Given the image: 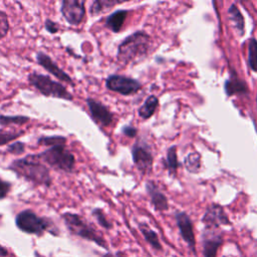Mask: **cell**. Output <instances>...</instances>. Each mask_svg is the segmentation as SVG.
Listing matches in <instances>:
<instances>
[{
    "instance_id": "ba28073f",
    "label": "cell",
    "mask_w": 257,
    "mask_h": 257,
    "mask_svg": "<svg viewBox=\"0 0 257 257\" xmlns=\"http://www.w3.org/2000/svg\"><path fill=\"white\" fill-rule=\"evenodd\" d=\"M132 157L135 166L143 175L152 172L154 158L148 144L142 141L137 142L132 149Z\"/></svg>"
},
{
    "instance_id": "7a4b0ae2",
    "label": "cell",
    "mask_w": 257,
    "mask_h": 257,
    "mask_svg": "<svg viewBox=\"0 0 257 257\" xmlns=\"http://www.w3.org/2000/svg\"><path fill=\"white\" fill-rule=\"evenodd\" d=\"M151 38L144 31H136L125 37L118 45L116 60L120 64L126 65L130 62L145 56L150 48Z\"/></svg>"
},
{
    "instance_id": "484cf974",
    "label": "cell",
    "mask_w": 257,
    "mask_h": 257,
    "mask_svg": "<svg viewBox=\"0 0 257 257\" xmlns=\"http://www.w3.org/2000/svg\"><path fill=\"white\" fill-rule=\"evenodd\" d=\"M29 117L25 115H3L0 114V125L24 124L29 121Z\"/></svg>"
},
{
    "instance_id": "83f0119b",
    "label": "cell",
    "mask_w": 257,
    "mask_h": 257,
    "mask_svg": "<svg viewBox=\"0 0 257 257\" xmlns=\"http://www.w3.org/2000/svg\"><path fill=\"white\" fill-rule=\"evenodd\" d=\"M24 132H2L0 133V146L6 145L22 136Z\"/></svg>"
},
{
    "instance_id": "8d00e7d4",
    "label": "cell",
    "mask_w": 257,
    "mask_h": 257,
    "mask_svg": "<svg viewBox=\"0 0 257 257\" xmlns=\"http://www.w3.org/2000/svg\"><path fill=\"white\" fill-rule=\"evenodd\" d=\"M256 103H257V95H256Z\"/></svg>"
},
{
    "instance_id": "e0dca14e",
    "label": "cell",
    "mask_w": 257,
    "mask_h": 257,
    "mask_svg": "<svg viewBox=\"0 0 257 257\" xmlns=\"http://www.w3.org/2000/svg\"><path fill=\"white\" fill-rule=\"evenodd\" d=\"M128 11L127 10H116L109 14L104 22L106 28L111 30L114 33H117L122 28L124 20L126 18Z\"/></svg>"
},
{
    "instance_id": "836d02e7",
    "label": "cell",
    "mask_w": 257,
    "mask_h": 257,
    "mask_svg": "<svg viewBox=\"0 0 257 257\" xmlns=\"http://www.w3.org/2000/svg\"><path fill=\"white\" fill-rule=\"evenodd\" d=\"M7 255H8V250L0 244V257H6Z\"/></svg>"
},
{
    "instance_id": "f546056e",
    "label": "cell",
    "mask_w": 257,
    "mask_h": 257,
    "mask_svg": "<svg viewBox=\"0 0 257 257\" xmlns=\"http://www.w3.org/2000/svg\"><path fill=\"white\" fill-rule=\"evenodd\" d=\"M7 152H9L10 154H14V155H20L25 152V145L21 142L12 143L11 145H9L7 147Z\"/></svg>"
},
{
    "instance_id": "5bb4252c",
    "label": "cell",
    "mask_w": 257,
    "mask_h": 257,
    "mask_svg": "<svg viewBox=\"0 0 257 257\" xmlns=\"http://www.w3.org/2000/svg\"><path fill=\"white\" fill-rule=\"evenodd\" d=\"M223 244V237L214 230H205L203 234V255L204 257H217V252Z\"/></svg>"
},
{
    "instance_id": "ffe728a7",
    "label": "cell",
    "mask_w": 257,
    "mask_h": 257,
    "mask_svg": "<svg viewBox=\"0 0 257 257\" xmlns=\"http://www.w3.org/2000/svg\"><path fill=\"white\" fill-rule=\"evenodd\" d=\"M228 14L234 27L238 30L240 35H244L245 32V21L242 13L235 4H232L228 9Z\"/></svg>"
},
{
    "instance_id": "7402d4cb",
    "label": "cell",
    "mask_w": 257,
    "mask_h": 257,
    "mask_svg": "<svg viewBox=\"0 0 257 257\" xmlns=\"http://www.w3.org/2000/svg\"><path fill=\"white\" fill-rule=\"evenodd\" d=\"M165 167L169 171L170 174H172V175L176 174V171L179 167L178 157H177V147L176 146H172V147L169 148V150L167 152L166 161H165Z\"/></svg>"
},
{
    "instance_id": "4dcf8cb0",
    "label": "cell",
    "mask_w": 257,
    "mask_h": 257,
    "mask_svg": "<svg viewBox=\"0 0 257 257\" xmlns=\"http://www.w3.org/2000/svg\"><path fill=\"white\" fill-rule=\"evenodd\" d=\"M11 189V183L0 179V200L4 199Z\"/></svg>"
},
{
    "instance_id": "d4e9b609",
    "label": "cell",
    "mask_w": 257,
    "mask_h": 257,
    "mask_svg": "<svg viewBox=\"0 0 257 257\" xmlns=\"http://www.w3.org/2000/svg\"><path fill=\"white\" fill-rule=\"evenodd\" d=\"M248 63L253 71H257V40L250 38L248 42Z\"/></svg>"
},
{
    "instance_id": "4fadbf2b",
    "label": "cell",
    "mask_w": 257,
    "mask_h": 257,
    "mask_svg": "<svg viewBox=\"0 0 257 257\" xmlns=\"http://www.w3.org/2000/svg\"><path fill=\"white\" fill-rule=\"evenodd\" d=\"M36 60L40 66H42L45 70H47L49 73L54 75L58 80L64 81L66 83H69L70 85H74V82L72 78L63 70L61 69L51 58L49 55H47L44 52H37L36 53Z\"/></svg>"
},
{
    "instance_id": "52a82bcc",
    "label": "cell",
    "mask_w": 257,
    "mask_h": 257,
    "mask_svg": "<svg viewBox=\"0 0 257 257\" xmlns=\"http://www.w3.org/2000/svg\"><path fill=\"white\" fill-rule=\"evenodd\" d=\"M107 89L121 95H132L142 89V83L132 77L119 74H111L105 80Z\"/></svg>"
},
{
    "instance_id": "5b68a950",
    "label": "cell",
    "mask_w": 257,
    "mask_h": 257,
    "mask_svg": "<svg viewBox=\"0 0 257 257\" xmlns=\"http://www.w3.org/2000/svg\"><path fill=\"white\" fill-rule=\"evenodd\" d=\"M36 157L47 164L50 168L65 173H72L75 169V158L65 146L51 147L44 152L36 155Z\"/></svg>"
},
{
    "instance_id": "8992f818",
    "label": "cell",
    "mask_w": 257,
    "mask_h": 257,
    "mask_svg": "<svg viewBox=\"0 0 257 257\" xmlns=\"http://www.w3.org/2000/svg\"><path fill=\"white\" fill-rule=\"evenodd\" d=\"M28 81L44 96L61 98L64 100L73 99V95L66 89L63 84L52 80L48 75L32 72L28 75Z\"/></svg>"
},
{
    "instance_id": "7c38bea8",
    "label": "cell",
    "mask_w": 257,
    "mask_h": 257,
    "mask_svg": "<svg viewBox=\"0 0 257 257\" xmlns=\"http://www.w3.org/2000/svg\"><path fill=\"white\" fill-rule=\"evenodd\" d=\"M176 222L183 240L188 244L193 254L196 255V237L190 217L185 212H178L176 213Z\"/></svg>"
},
{
    "instance_id": "603a6c76",
    "label": "cell",
    "mask_w": 257,
    "mask_h": 257,
    "mask_svg": "<svg viewBox=\"0 0 257 257\" xmlns=\"http://www.w3.org/2000/svg\"><path fill=\"white\" fill-rule=\"evenodd\" d=\"M186 169L191 173H198L201 168V156L199 153L194 152L189 154L184 161Z\"/></svg>"
},
{
    "instance_id": "30bf717a",
    "label": "cell",
    "mask_w": 257,
    "mask_h": 257,
    "mask_svg": "<svg viewBox=\"0 0 257 257\" xmlns=\"http://www.w3.org/2000/svg\"><path fill=\"white\" fill-rule=\"evenodd\" d=\"M202 222L207 230H216L221 225L231 224L225 210L218 204H212L207 208L202 218Z\"/></svg>"
},
{
    "instance_id": "cb8c5ba5",
    "label": "cell",
    "mask_w": 257,
    "mask_h": 257,
    "mask_svg": "<svg viewBox=\"0 0 257 257\" xmlns=\"http://www.w3.org/2000/svg\"><path fill=\"white\" fill-rule=\"evenodd\" d=\"M67 140L65 137L62 136H42L37 140V144L40 146H47L49 148L56 147V146H65Z\"/></svg>"
},
{
    "instance_id": "e575fe53",
    "label": "cell",
    "mask_w": 257,
    "mask_h": 257,
    "mask_svg": "<svg viewBox=\"0 0 257 257\" xmlns=\"http://www.w3.org/2000/svg\"><path fill=\"white\" fill-rule=\"evenodd\" d=\"M116 257H126L124 254H122L121 252H118L117 254H116Z\"/></svg>"
},
{
    "instance_id": "f1b7e54d",
    "label": "cell",
    "mask_w": 257,
    "mask_h": 257,
    "mask_svg": "<svg viewBox=\"0 0 257 257\" xmlns=\"http://www.w3.org/2000/svg\"><path fill=\"white\" fill-rule=\"evenodd\" d=\"M9 30V22L7 14L3 11H0V40L4 38Z\"/></svg>"
},
{
    "instance_id": "3957f363",
    "label": "cell",
    "mask_w": 257,
    "mask_h": 257,
    "mask_svg": "<svg viewBox=\"0 0 257 257\" xmlns=\"http://www.w3.org/2000/svg\"><path fill=\"white\" fill-rule=\"evenodd\" d=\"M61 218L64 222L65 227L72 235L77 236L86 241L93 242L100 248L108 250L107 243L102 237V235L99 234L95 230V228L80 215L71 212H65L61 215Z\"/></svg>"
},
{
    "instance_id": "6da1fadb",
    "label": "cell",
    "mask_w": 257,
    "mask_h": 257,
    "mask_svg": "<svg viewBox=\"0 0 257 257\" xmlns=\"http://www.w3.org/2000/svg\"><path fill=\"white\" fill-rule=\"evenodd\" d=\"M8 169L14 172L19 178L38 186L49 188L52 183L48 168L41 163L36 155H28L24 158L14 160Z\"/></svg>"
},
{
    "instance_id": "44dd1931",
    "label": "cell",
    "mask_w": 257,
    "mask_h": 257,
    "mask_svg": "<svg viewBox=\"0 0 257 257\" xmlns=\"http://www.w3.org/2000/svg\"><path fill=\"white\" fill-rule=\"evenodd\" d=\"M123 1H115V0H95L92 2L89 12L91 15L95 16L99 13H102L110 8H112L113 6L117 5V4H121Z\"/></svg>"
},
{
    "instance_id": "4316f807",
    "label": "cell",
    "mask_w": 257,
    "mask_h": 257,
    "mask_svg": "<svg viewBox=\"0 0 257 257\" xmlns=\"http://www.w3.org/2000/svg\"><path fill=\"white\" fill-rule=\"evenodd\" d=\"M91 215L95 218V220L97 221V223L99 224L100 227H102L103 229L106 230H110L112 228V224L111 222L107 219L105 213L103 212V210L101 208H94L91 211Z\"/></svg>"
},
{
    "instance_id": "2e32d148",
    "label": "cell",
    "mask_w": 257,
    "mask_h": 257,
    "mask_svg": "<svg viewBox=\"0 0 257 257\" xmlns=\"http://www.w3.org/2000/svg\"><path fill=\"white\" fill-rule=\"evenodd\" d=\"M225 91L227 95H233V94H247L248 93V87L246 82L241 79L236 71L231 69L230 72V77L226 80L225 84Z\"/></svg>"
},
{
    "instance_id": "9a60e30c",
    "label": "cell",
    "mask_w": 257,
    "mask_h": 257,
    "mask_svg": "<svg viewBox=\"0 0 257 257\" xmlns=\"http://www.w3.org/2000/svg\"><path fill=\"white\" fill-rule=\"evenodd\" d=\"M146 190L150 196L151 203L157 211H166L169 209V203L167 197L161 192L158 186L153 181H148L146 184Z\"/></svg>"
},
{
    "instance_id": "277c9868",
    "label": "cell",
    "mask_w": 257,
    "mask_h": 257,
    "mask_svg": "<svg viewBox=\"0 0 257 257\" xmlns=\"http://www.w3.org/2000/svg\"><path fill=\"white\" fill-rule=\"evenodd\" d=\"M15 225L20 231L30 235L42 236L45 232L55 236L58 235V230L50 219L40 217L29 209L23 210L16 215Z\"/></svg>"
},
{
    "instance_id": "d6a6232c",
    "label": "cell",
    "mask_w": 257,
    "mask_h": 257,
    "mask_svg": "<svg viewBox=\"0 0 257 257\" xmlns=\"http://www.w3.org/2000/svg\"><path fill=\"white\" fill-rule=\"evenodd\" d=\"M121 133L128 137V138H134L137 136L138 134V130L132 125H124L122 128H121Z\"/></svg>"
},
{
    "instance_id": "9c48e42d",
    "label": "cell",
    "mask_w": 257,
    "mask_h": 257,
    "mask_svg": "<svg viewBox=\"0 0 257 257\" xmlns=\"http://www.w3.org/2000/svg\"><path fill=\"white\" fill-rule=\"evenodd\" d=\"M60 11L69 24L78 25L85 16V2L83 0H62Z\"/></svg>"
},
{
    "instance_id": "d6986e66",
    "label": "cell",
    "mask_w": 257,
    "mask_h": 257,
    "mask_svg": "<svg viewBox=\"0 0 257 257\" xmlns=\"http://www.w3.org/2000/svg\"><path fill=\"white\" fill-rule=\"evenodd\" d=\"M158 105H159V99L157 96H155V95L148 96L147 99L145 100V102L139 108V115L143 119L150 118L155 113Z\"/></svg>"
},
{
    "instance_id": "8fae6325",
    "label": "cell",
    "mask_w": 257,
    "mask_h": 257,
    "mask_svg": "<svg viewBox=\"0 0 257 257\" xmlns=\"http://www.w3.org/2000/svg\"><path fill=\"white\" fill-rule=\"evenodd\" d=\"M86 104H87V107H88V110L90 112L92 119L97 124H99L100 126L106 127L112 123L113 114L108 109V107L105 106L102 102H100L94 98L87 97Z\"/></svg>"
},
{
    "instance_id": "ac0fdd59",
    "label": "cell",
    "mask_w": 257,
    "mask_h": 257,
    "mask_svg": "<svg viewBox=\"0 0 257 257\" xmlns=\"http://www.w3.org/2000/svg\"><path fill=\"white\" fill-rule=\"evenodd\" d=\"M139 229L144 237V239L147 241V243L156 251H162L163 246L160 242L158 234L147 224V223H140Z\"/></svg>"
},
{
    "instance_id": "1f68e13d",
    "label": "cell",
    "mask_w": 257,
    "mask_h": 257,
    "mask_svg": "<svg viewBox=\"0 0 257 257\" xmlns=\"http://www.w3.org/2000/svg\"><path fill=\"white\" fill-rule=\"evenodd\" d=\"M44 25H45V29H46L49 33H51V34L57 33L58 30H59V25H58L56 22H54V21H52V20H50V19H46Z\"/></svg>"
},
{
    "instance_id": "d590c367",
    "label": "cell",
    "mask_w": 257,
    "mask_h": 257,
    "mask_svg": "<svg viewBox=\"0 0 257 257\" xmlns=\"http://www.w3.org/2000/svg\"><path fill=\"white\" fill-rule=\"evenodd\" d=\"M102 257H112V255L110 253H106V254L102 255Z\"/></svg>"
}]
</instances>
